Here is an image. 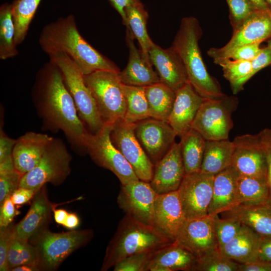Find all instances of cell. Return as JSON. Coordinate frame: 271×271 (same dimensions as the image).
<instances>
[{
    "label": "cell",
    "mask_w": 271,
    "mask_h": 271,
    "mask_svg": "<svg viewBox=\"0 0 271 271\" xmlns=\"http://www.w3.org/2000/svg\"><path fill=\"white\" fill-rule=\"evenodd\" d=\"M32 97L46 129L62 130L74 147L85 150L88 132L79 117L60 68L52 60L49 59L38 71Z\"/></svg>",
    "instance_id": "6da1fadb"
},
{
    "label": "cell",
    "mask_w": 271,
    "mask_h": 271,
    "mask_svg": "<svg viewBox=\"0 0 271 271\" xmlns=\"http://www.w3.org/2000/svg\"><path fill=\"white\" fill-rule=\"evenodd\" d=\"M39 43L49 56L58 52L67 54L84 75L100 70L120 71L114 62L94 48L81 35L72 14L46 24L41 32Z\"/></svg>",
    "instance_id": "7a4b0ae2"
},
{
    "label": "cell",
    "mask_w": 271,
    "mask_h": 271,
    "mask_svg": "<svg viewBox=\"0 0 271 271\" xmlns=\"http://www.w3.org/2000/svg\"><path fill=\"white\" fill-rule=\"evenodd\" d=\"M202 31L198 20L183 18L172 43L185 68L188 79L203 98L219 99L227 95L217 80L208 72L203 60L198 42Z\"/></svg>",
    "instance_id": "3957f363"
},
{
    "label": "cell",
    "mask_w": 271,
    "mask_h": 271,
    "mask_svg": "<svg viewBox=\"0 0 271 271\" xmlns=\"http://www.w3.org/2000/svg\"><path fill=\"white\" fill-rule=\"evenodd\" d=\"M173 241L153 225L125 214L106 247L101 270H108L128 256L157 250Z\"/></svg>",
    "instance_id": "277c9868"
},
{
    "label": "cell",
    "mask_w": 271,
    "mask_h": 271,
    "mask_svg": "<svg viewBox=\"0 0 271 271\" xmlns=\"http://www.w3.org/2000/svg\"><path fill=\"white\" fill-rule=\"evenodd\" d=\"M93 234L90 229L54 232L49 227L37 233L29 241L36 250L39 270H57L71 254L89 242Z\"/></svg>",
    "instance_id": "5b68a950"
},
{
    "label": "cell",
    "mask_w": 271,
    "mask_h": 271,
    "mask_svg": "<svg viewBox=\"0 0 271 271\" xmlns=\"http://www.w3.org/2000/svg\"><path fill=\"white\" fill-rule=\"evenodd\" d=\"M49 56L60 68L64 83L72 96L79 117L90 130L95 133L104 125L95 100L86 86L84 74L77 64L64 52Z\"/></svg>",
    "instance_id": "8992f818"
},
{
    "label": "cell",
    "mask_w": 271,
    "mask_h": 271,
    "mask_svg": "<svg viewBox=\"0 0 271 271\" xmlns=\"http://www.w3.org/2000/svg\"><path fill=\"white\" fill-rule=\"evenodd\" d=\"M119 73L100 70L84 75L104 124H113L124 117L126 101Z\"/></svg>",
    "instance_id": "52a82bcc"
},
{
    "label": "cell",
    "mask_w": 271,
    "mask_h": 271,
    "mask_svg": "<svg viewBox=\"0 0 271 271\" xmlns=\"http://www.w3.org/2000/svg\"><path fill=\"white\" fill-rule=\"evenodd\" d=\"M71 160L64 142L54 138L37 166L21 177L19 187L37 192L47 183L62 184L71 173Z\"/></svg>",
    "instance_id": "ba28073f"
},
{
    "label": "cell",
    "mask_w": 271,
    "mask_h": 271,
    "mask_svg": "<svg viewBox=\"0 0 271 271\" xmlns=\"http://www.w3.org/2000/svg\"><path fill=\"white\" fill-rule=\"evenodd\" d=\"M238 104V98L234 96L219 99L204 98L191 128L206 141L228 139L233 125L232 115Z\"/></svg>",
    "instance_id": "9c48e42d"
},
{
    "label": "cell",
    "mask_w": 271,
    "mask_h": 271,
    "mask_svg": "<svg viewBox=\"0 0 271 271\" xmlns=\"http://www.w3.org/2000/svg\"><path fill=\"white\" fill-rule=\"evenodd\" d=\"M112 125L104 123L96 133L88 132L85 139V148L94 162L111 171L121 185H125L139 179L112 143L110 137Z\"/></svg>",
    "instance_id": "30bf717a"
},
{
    "label": "cell",
    "mask_w": 271,
    "mask_h": 271,
    "mask_svg": "<svg viewBox=\"0 0 271 271\" xmlns=\"http://www.w3.org/2000/svg\"><path fill=\"white\" fill-rule=\"evenodd\" d=\"M136 123L124 118L117 120L112 125L110 137L138 178L150 182L153 175L154 164L136 136Z\"/></svg>",
    "instance_id": "8fae6325"
},
{
    "label": "cell",
    "mask_w": 271,
    "mask_h": 271,
    "mask_svg": "<svg viewBox=\"0 0 271 271\" xmlns=\"http://www.w3.org/2000/svg\"><path fill=\"white\" fill-rule=\"evenodd\" d=\"M214 177L201 171L185 175L178 191L186 219L208 215Z\"/></svg>",
    "instance_id": "7c38bea8"
},
{
    "label": "cell",
    "mask_w": 271,
    "mask_h": 271,
    "mask_svg": "<svg viewBox=\"0 0 271 271\" xmlns=\"http://www.w3.org/2000/svg\"><path fill=\"white\" fill-rule=\"evenodd\" d=\"M231 166L238 175L267 178V163L258 134L237 136Z\"/></svg>",
    "instance_id": "4fadbf2b"
},
{
    "label": "cell",
    "mask_w": 271,
    "mask_h": 271,
    "mask_svg": "<svg viewBox=\"0 0 271 271\" xmlns=\"http://www.w3.org/2000/svg\"><path fill=\"white\" fill-rule=\"evenodd\" d=\"M157 195L150 182L139 179L121 185L117 202L118 207L126 214L153 225Z\"/></svg>",
    "instance_id": "5bb4252c"
},
{
    "label": "cell",
    "mask_w": 271,
    "mask_h": 271,
    "mask_svg": "<svg viewBox=\"0 0 271 271\" xmlns=\"http://www.w3.org/2000/svg\"><path fill=\"white\" fill-rule=\"evenodd\" d=\"M134 132L147 155L155 164L175 143L177 136L167 122L152 117L137 122Z\"/></svg>",
    "instance_id": "9a60e30c"
},
{
    "label": "cell",
    "mask_w": 271,
    "mask_h": 271,
    "mask_svg": "<svg viewBox=\"0 0 271 271\" xmlns=\"http://www.w3.org/2000/svg\"><path fill=\"white\" fill-rule=\"evenodd\" d=\"M196 257L219 246L215 233L213 217L186 219L174 240Z\"/></svg>",
    "instance_id": "2e32d148"
},
{
    "label": "cell",
    "mask_w": 271,
    "mask_h": 271,
    "mask_svg": "<svg viewBox=\"0 0 271 271\" xmlns=\"http://www.w3.org/2000/svg\"><path fill=\"white\" fill-rule=\"evenodd\" d=\"M230 40L223 47L216 48L225 51L236 47L261 44L271 38V9H256L233 28Z\"/></svg>",
    "instance_id": "e0dca14e"
},
{
    "label": "cell",
    "mask_w": 271,
    "mask_h": 271,
    "mask_svg": "<svg viewBox=\"0 0 271 271\" xmlns=\"http://www.w3.org/2000/svg\"><path fill=\"white\" fill-rule=\"evenodd\" d=\"M58 205L51 202L45 185L35 194L24 217L14 225L16 238L29 241L40 231L48 227L54 210Z\"/></svg>",
    "instance_id": "ac0fdd59"
},
{
    "label": "cell",
    "mask_w": 271,
    "mask_h": 271,
    "mask_svg": "<svg viewBox=\"0 0 271 271\" xmlns=\"http://www.w3.org/2000/svg\"><path fill=\"white\" fill-rule=\"evenodd\" d=\"M185 175L179 144L175 143L156 164L150 185L158 194L178 190Z\"/></svg>",
    "instance_id": "d6986e66"
},
{
    "label": "cell",
    "mask_w": 271,
    "mask_h": 271,
    "mask_svg": "<svg viewBox=\"0 0 271 271\" xmlns=\"http://www.w3.org/2000/svg\"><path fill=\"white\" fill-rule=\"evenodd\" d=\"M186 219L178 190L157 194L154 205V226L174 241Z\"/></svg>",
    "instance_id": "ffe728a7"
},
{
    "label": "cell",
    "mask_w": 271,
    "mask_h": 271,
    "mask_svg": "<svg viewBox=\"0 0 271 271\" xmlns=\"http://www.w3.org/2000/svg\"><path fill=\"white\" fill-rule=\"evenodd\" d=\"M53 138L45 133L29 131L16 140L12 157L15 169L22 177L37 166Z\"/></svg>",
    "instance_id": "44dd1931"
},
{
    "label": "cell",
    "mask_w": 271,
    "mask_h": 271,
    "mask_svg": "<svg viewBox=\"0 0 271 271\" xmlns=\"http://www.w3.org/2000/svg\"><path fill=\"white\" fill-rule=\"evenodd\" d=\"M149 56L160 81L175 92L188 81L184 66L172 46L163 49L154 43Z\"/></svg>",
    "instance_id": "7402d4cb"
},
{
    "label": "cell",
    "mask_w": 271,
    "mask_h": 271,
    "mask_svg": "<svg viewBox=\"0 0 271 271\" xmlns=\"http://www.w3.org/2000/svg\"><path fill=\"white\" fill-rule=\"evenodd\" d=\"M204 100L188 81L176 91V98L168 123L181 137L191 128Z\"/></svg>",
    "instance_id": "603a6c76"
},
{
    "label": "cell",
    "mask_w": 271,
    "mask_h": 271,
    "mask_svg": "<svg viewBox=\"0 0 271 271\" xmlns=\"http://www.w3.org/2000/svg\"><path fill=\"white\" fill-rule=\"evenodd\" d=\"M134 39L131 33L126 29V42L129 57L126 66L119 73L121 83L127 85L146 87L161 82L157 73L153 69L151 62L136 46Z\"/></svg>",
    "instance_id": "cb8c5ba5"
},
{
    "label": "cell",
    "mask_w": 271,
    "mask_h": 271,
    "mask_svg": "<svg viewBox=\"0 0 271 271\" xmlns=\"http://www.w3.org/2000/svg\"><path fill=\"white\" fill-rule=\"evenodd\" d=\"M238 176V174L231 166L214 175L209 215L221 214L239 204Z\"/></svg>",
    "instance_id": "d4e9b609"
},
{
    "label": "cell",
    "mask_w": 271,
    "mask_h": 271,
    "mask_svg": "<svg viewBox=\"0 0 271 271\" xmlns=\"http://www.w3.org/2000/svg\"><path fill=\"white\" fill-rule=\"evenodd\" d=\"M262 239L252 229L242 225L235 237L219 248L225 256L239 264L251 263L258 260Z\"/></svg>",
    "instance_id": "484cf974"
},
{
    "label": "cell",
    "mask_w": 271,
    "mask_h": 271,
    "mask_svg": "<svg viewBox=\"0 0 271 271\" xmlns=\"http://www.w3.org/2000/svg\"><path fill=\"white\" fill-rule=\"evenodd\" d=\"M197 257L175 241L156 250L147 271H191Z\"/></svg>",
    "instance_id": "4316f807"
},
{
    "label": "cell",
    "mask_w": 271,
    "mask_h": 271,
    "mask_svg": "<svg viewBox=\"0 0 271 271\" xmlns=\"http://www.w3.org/2000/svg\"><path fill=\"white\" fill-rule=\"evenodd\" d=\"M221 214L236 219L262 237H271V204H238Z\"/></svg>",
    "instance_id": "83f0119b"
},
{
    "label": "cell",
    "mask_w": 271,
    "mask_h": 271,
    "mask_svg": "<svg viewBox=\"0 0 271 271\" xmlns=\"http://www.w3.org/2000/svg\"><path fill=\"white\" fill-rule=\"evenodd\" d=\"M234 150L228 139L206 141L200 171L215 175L230 166Z\"/></svg>",
    "instance_id": "f1b7e54d"
},
{
    "label": "cell",
    "mask_w": 271,
    "mask_h": 271,
    "mask_svg": "<svg viewBox=\"0 0 271 271\" xmlns=\"http://www.w3.org/2000/svg\"><path fill=\"white\" fill-rule=\"evenodd\" d=\"M150 117L168 121L176 98V92L160 82L145 87Z\"/></svg>",
    "instance_id": "f546056e"
},
{
    "label": "cell",
    "mask_w": 271,
    "mask_h": 271,
    "mask_svg": "<svg viewBox=\"0 0 271 271\" xmlns=\"http://www.w3.org/2000/svg\"><path fill=\"white\" fill-rule=\"evenodd\" d=\"M181 138L179 145L185 174L200 171L206 140L202 135L191 128Z\"/></svg>",
    "instance_id": "4dcf8cb0"
},
{
    "label": "cell",
    "mask_w": 271,
    "mask_h": 271,
    "mask_svg": "<svg viewBox=\"0 0 271 271\" xmlns=\"http://www.w3.org/2000/svg\"><path fill=\"white\" fill-rule=\"evenodd\" d=\"M125 11L127 22L126 29L138 41L145 57L151 61L149 51L154 43L147 31L148 12L142 2L128 6Z\"/></svg>",
    "instance_id": "1f68e13d"
},
{
    "label": "cell",
    "mask_w": 271,
    "mask_h": 271,
    "mask_svg": "<svg viewBox=\"0 0 271 271\" xmlns=\"http://www.w3.org/2000/svg\"><path fill=\"white\" fill-rule=\"evenodd\" d=\"M237 193L239 204L256 205L267 203L269 197L267 178L238 175Z\"/></svg>",
    "instance_id": "d6a6232c"
},
{
    "label": "cell",
    "mask_w": 271,
    "mask_h": 271,
    "mask_svg": "<svg viewBox=\"0 0 271 271\" xmlns=\"http://www.w3.org/2000/svg\"><path fill=\"white\" fill-rule=\"evenodd\" d=\"M41 0H15L11 4V12L15 29L16 46L25 40L36 12Z\"/></svg>",
    "instance_id": "836d02e7"
},
{
    "label": "cell",
    "mask_w": 271,
    "mask_h": 271,
    "mask_svg": "<svg viewBox=\"0 0 271 271\" xmlns=\"http://www.w3.org/2000/svg\"><path fill=\"white\" fill-rule=\"evenodd\" d=\"M122 88L126 101L124 119L128 122L136 123L151 117L145 87L130 86L122 83Z\"/></svg>",
    "instance_id": "e575fe53"
},
{
    "label": "cell",
    "mask_w": 271,
    "mask_h": 271,
    "mask_svg": "<svg viewBox=\"0 0 271 271\" xmlns=\"http://www.w3.org/2000/svg\"><path fill=\"white\" fill-rule=\"evenodd\" d=\"M15 29L11 4L5 3L0 7V59L5 60L19 54L15 43Z\"/></svg>",
    "instance_id": "d590c367"
},
{
    "label": "cell",
    "mask_w": 271,
    "mask_h": 271,
    "mask_svg": "<svg viewBox=\"0 0 271 271\" xmlns=\"http://www.w3.org/2000/svg\"><path fill=\"white\" fill-rule=\"evenodd\" d=\"M239 265L225 256L217 246L197 257L191 271H238Z\"/></svg>",
    "instance_id": "8d00e7d4"
},
{
    "label": "cell",
    "mask_w": 271,
    "mask_h": 271,
    "mask_svg": "<svg viewBox=\"0 0 271 271\" xmlns=\"http://www.w3.org/2000/svg\"><path fill=\"white\" fill-rule=\"evenodd\" d=\"M38 256L33 245L29 242L24 241L15 236L13 239L7 255L8 270L22 265H29L38 267Z\"/></svg>",
    "instance_id": "74e56055"
},
{
    "label": "cell",
    "mask_w": 271,
    "mask_h": 271,
    "mask_svg": "<svg viewBox=\"0 0 271 271\" xmlns=\"http://www.w3.org/2000/svg\"><path fill=\"white\" fill-rule=\"evenodd\" d=\"M214 63L222 69L223 76L230 86L247 75L251 67V61L232 60L228 58H218Z\"/></svg>",
    "instance_id": "f35d334b"
},
{
    "label": "cell",
    "mask_w": 271,
    "mask_h": 271,
    "mask_svg": "<svg viewBox=\"0 0 271 271\" xmlns=\"http://www.w3.org/2000/svg\"><path fill=\"white\" fill-rule=\"evenodd\" d=\"M260 45L256 43L244 45L225 51H219L216 48H212L207 51V54L213 60L224 58L232 60L251 61L261 51Z\"/></svg>",
    "instance_id": "ab89813d"
},
{
    "label": "cell",
    "mask_w": 271,
    "mask_h": 271,
    "mask_svg": "<svg viewBox=\"0 0 271 271\" xmlns=\"http://www.w3.org/2000/svg\"><path fill=\"white\" fill-rule=\"evenodd\" d=\"M218 215L213 216V224L219 247H221L235 237L242 224L235 218L231 217L221 218Z\"/></svg>",
    "instance_id": "60d3db41"
},
{
    "label": "cell",
    "mask_w": 271,
    "mask_h": 271,
    "mask_svg": "<svg viewBox=\"0 0 271 271\" xmlns=\"http://www.w3.org/2000/svg\"><path fill=\"white\" fill-rule=\"evenodd\" d=\"M157 250L142 252L128 256L117 262L113 266V270L147 271L151 259Z\"/></svg>",
    "instance_id": "b9f144b4"
},
{
    "label": "cell",
    "mask_w": 271,
    "mask_h": 271,
    "mask_svg": "<svg viewBox=\"0 0 271 271\" xmlns=\"http://www.w3.org/2000/svg\"><path fill=\"white\" fill-rule=\"evenodd\" d=\"M251 67L250 72L234 84L231 85L234 94L243 89V86L256 73L263 68L271 65V55L267 47L262 48L259 54L251 61Z\"/></svg>",
    "instance_id": "7bdbcfd3"
},
{
    "label": "cell",
    "mask_w": 271,
    "mask_h": 271,
    "mask_svg": "<svg viewBox=\"0 0 271 271\" xmlns=\"http://www.w3.org/2000/svg\"><path fill=\"white\" fill-rule=\"evenodd\" d=\"M232 28L235 27L251 12L257 9L249 0H226Z\"/></svg>",
    "instance_id": "ee69618b"
},
{
    "label": "cell",
    "mask_w": 271,
    "mask_h": 271,
    "mask_svg": "<svg viewBox=\"0 0 271 271\" xmlns=\"http://www.w3.org/2000/svg\"><path fill=\"white\" fill-rule=\"evenodd\" d=\"M21 177L15 168L0 171V204L19 187Z\"/></svg>",
    "instance_id": "f6af8a7d"
},
{
    "label": "cell",
    "mask_w": 271,
    "mask_h": 271,
    "mask_svg": "<svg viewBox=\"0 0 271 271\" xmlns=\"http://www.w3.org/2000/svg\"><path fill=\"white\" fill-rule=\"evenodd\" d=\"M14 225L0 227V270L9 271L7 265V255L13 239L15 237Z\"/></svg>",
    "instance_id": "bcb514c9"
},
{
    "label": "cell",
    "mask_w": 271,
    "mask_h": 271,
    "mask_svg": "<svg viewBox=\"0 0 271 271\" xmlns=\"http://www.w3.org/2000/svg\"><path fill=\"white\" fill-rule=\"evenodd\" d=\"M267 163V180L269 197L267 203L271 204V127L265 128L258 133Z\"/></svg>",
    "instance_id": "7dc6e473"
},
{
    "label": "cell",
    "mask_w": 271,
    "mask_h": 271,
    "mask_svg": "<svg viewBox=\"0 0 271 271\" xmlns=\"http://www.w3.org/2000/svg\"><path fill=\"white\" fill-rule=\"evenodd\" d=\"M0 227L9 225L20 212L15 207V205L10 197L7 198L0 204Z\"/></svg>",
    "instance_id": "c3c4849f"
},
{
    "label": "cell",
    "mask_w": 271,
    "mask_h": 271,
    "mask_svg": "<svg viewBox=\"0 0 271 271\" xmlns=\"http://www.w3.org/2000/svg\"><path fill=\"white\" fill-rule=\"evenodd\" d=\"M16 140L8 137L3 130L1 124L0 128V162L12 157V153Z\"/></svg>",
    "instance_id": "681fc988"
},
{
    "label": "cell",
    "mask_w": 271,
    "mask_h": 271,
    "mask_svg": "<svg viewBox=\"0 0 271 271\" xmlns=\"http://www.w3.org/2000/svg\"><path fill=\"white\" fill-rule=\"evenodd\" d=\"M36 192L24 187H19L11 195L10 198L15 205L21 206L32 200Z\"/></svg>",
    "instance_id": "f907efd6"
},
{
    "label": "cell",
    "mask_w": 271,
    "mask_h": 271,
    "mask_svg": "<svg viewBox=\"0 0 271 271\" xmlns=\"http://www.w3.org/2000/svg\"><path fill=\"white\" fill-rule=\"evenodd\" d=\"M112 6L120 15L122 20V23L126 27L127 22L125 14V9L129 6L141 3L140 0H109Z\"/></svg>",
    "instance_id": "816d5d0a"
},
{
    "label": "cell",
    "mask_w": 271,
    "mask_h": 271,
    "mask_svg": "<svg viewBox=\"0 0 271 271\" xmlns=\"http://www.w3.org/2000/svg\"><path fill=\"white\" fill-rule=\"evenodd\" d=\"M238 271H271V261L257 260L245 264H239Z\"/></svg>",
    "instance_id": "f5cc1de1"
},
{
    "label": "cell",
    "mask_w": 271,
    "mask_h": 271,
    "mask_svg": "<svg viewBox=\"0 0 271 271\" xmlns=\"http://www.w3.org/2000/svg\"><path fill=\"white\" fill-rule=\"evenodd\" d=\"M258 259L271 261V237H263L259 251Z\"/></svg>",
    "instance_id": "db71d44e"
},
{
    "label": "cell",
    "mask_w": 271,
    "mask_h": 271,
    "mask_svg": "<svg viewBox=\"0 0 271 271\" xmlns=\"http://www.w3.org/2000/svg\"><path fill=\"white\" fill-rule=\"evenodd\" d=\"M80 220L77 214L75 213H69L63 226L65 228L74 230L80 224Z\"/></svg>",
    "instance_id": "11a10c76"
},
{
    "label": "cell",
    "mask_w": 271,
    "mask_h": 271,
    "mask_svg": "<svg viewBox=\"0 0 271 271\" xmlns=\"http://www.w3.org/2000/svg\"><path fill=\"white\" fill-rule=\"evenodd\" d=\"M68 213L69 212L65 209H56V208L53 211L54 218L55 222L57 224L63 226Z\"/></svg>",
    "instance_id": "9f6ffc18"
},
{
    "label": "cell",
    "mask_w": 271,
    "mask_h": 271,
    "mask_svg": "<svg viewBox=\"0 0 271 271\" xmlns=\"http://www.w3.org/2000/svg\"><path fill=\"white\" fill-rule=\"evenodd\" d=\"M254 6L259 10H267L270 9L264 0H249Z\"/></svg>",
    "instance_id": "6f0895ef"
},
{
    "label": "cell",
    "mask_w": 271,
    "mask_h": 271,
    "mask_svg": "<svg viewBox=\"0 0 271 271\" xmlns=\"http://www.w3.org/2000/svg\"><path fill=\"white\" fill-rule=\"evenodd\" d=\"M11 271H39V270L37 267L33 266L22 265L13 268Z\"/></svg>",
    "instance_id": "680465c9"
},
{
    "label": "cell",
    "mask_w": 271,
    "mask_h": 271,
    "mask_svg": "<svg viewBox=\"0 0 271 271\" xmlns=\"http://www.w3.org/2000/svg\"><path fill=\"white\" fill-rule=\"evenodd\" d=\"M267 48H268L271 55V38L268 39Z\"/></svg>",
    "instance_id": "91938a15"
},
{
    "label": "cell",
    "mask_w": 271,
    "mask_h": 271,
    "mask_svg": "<svg viewBox=\"0 0 271 271\" xmlns=\"http://www.w3.org/2000/svg\"><path fill=\"white\" fill-rule=\"evenodd\" d=\"M271 9V0H264Z\"/></svg>",
    "instance_id": "94428289"
}]
</instances>
